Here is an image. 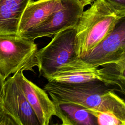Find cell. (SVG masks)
Segmentation results:
<instances>
[{"mask_svg":"<svg viewBox=\"0 0 125 125\" xmlns=\"http://www.w3.org/2000/svg\"><path fill=\"white\" fill-rule=\"evenodd\" d=\"M43 89L54 103H71L86 109L109 112L125 121L124 100L115 92L118 89L101 81L65 83L48 82Z\"/></svg>","mask_w":125,"mask_h":125,"instance_id":"cell-1","label":"cell"},{"mask_svg":"<svg viewBox=\"0 0 125 125\" xmlns=\"http://www.w3.org/2000/svg\"><path fill=\"white\" fill-rule=\"evenodd\" d=\"M125 10L117 9L106 0H95L82 13L75 27L78 58L87 55L125 19Z\"/></svg>","mask_w":125,"mask_h":125,"instance_id":"cell-2","label":"cell"},{"mask_svg":"<svg viewBox=\"0 0 125 125\" xmlns=\"http://www.w3.org/2000/svg\"><path fill=\"white\" fill-rule=\"evenodd\" d=\"M72 61L63 64L55 72L43 77L48 82L75 83L101 81L116 87L125 94V62L109 63L99 67H86Z\"/></svg>","mask_w":125,"mask_h":125,"instance_id":"cell-3","label":"cell"},{"mask_svg":"<svg viewBox=\"0 0 125 125\" xmlns=\"http://www.w3.org/2000/svg\"><path fill=\"white\" fill-rule=\"evenodd\" d=\"M37 50L34 41L17 35H0V73L3 78L19 71L34 72Z\"/></svg>","mask_w":125,"mask_h":125,"instance_id":"cell-4","label":"cell"},{"mask_svg":"<svg viewBox=\"0 0 125 125\" xmlns=\"http://www.w3.org/2000/svg\"><path fill=\"white\" fill-rule=\"evenodd\" d=\"M76 29L71 28L62 31L44 47L36 53L40 76L51 74L59 68L78 58L75 51Z\"/></svg>","mask_w":125,"mask_h":125,"instance_id":"cell-5","label":"cell"},{"mask_svg":"<svg viewBox=\"0 0 125 125\" xmlns=\"http://www.w3.org/2000/svg\"><path fill=\"white\" fill-rule=\"evenodd\" d=\"M74 61L86 67H99L107 64L125 62V19L87 55Z\"/></svg>","mask_w":125,"mask_h":125,"instance_id":"cell-6","label":"cell"},{"mask_svg":"<svg viewBox=\"0 0 125 125\" xmlns=\"http://www.w3.org/2000/svg\"><path fill=\"white\" fill-rule=\"evenodd\" d=\"M62 7L36 27L20 36L30 40L51 37L65 29L75 28L84 7L77 0H62Z\"/></svg>","mask_w":125,"mask_h":125,"instance_id":"cell-7","label":"cell"},{"mask_svg":"<svg viewBox=\"0 0 125 125\" xmlns=\"http://www.w3.org/2000/svg\"><path fill=\"white\" fill-rule=\"evenodd\" d=\"M0 107L18 125H41L13 76L5 80Z\"/></svg>","mask_w":125,"mask_h":125,"instance_id":"cell-8","label":"cell"},{"mask_svg":"<svg viewBox=\"0 0 125 125\" xmlns=\"http://www.w3.org/2000/svg\"><path fill=\"white\" fill-rule=\"evenodd\" d=\"M41 125H48L53 116H56L54 103L47 92L27 79L23 71L13 75Z\"/></svg>","mask_w":125,"mask_h":125,"instance_id":"cell-9","label":"cell"},{"mask_svg":"<svg viewBox=\"0 0 125 125\" xmlns=\"http://www.w3.org/2000/svg\"><path fill=\"white\" fill-rule=\"evenodd\" d=\"M62 0L31 1L26 7L21 17L17 35L21 36L34 28L62 7Z\"/></svg>","mask_w":125,"mask_h":125,"instance_id":"cell-10","label":"cell"},{"mask_svg":"<svg viewBox=\"0 0 125 125\" xmlns=\"http://www.w3.org/2000/svg\"><path fill=\"white\" fill-rule=\"evenodd\" d=\"M32 0H0V35H17L21 17Z\"/></svg>","mask_w":125,"mask_h":125,"instance_id":"cell-11","label":"cell"},{"mask_svg":"<svg viewBox=\"0 0 125 125\" xmlns=\"http://www.w3.org/2000/svg\"><path fill=\"white\" fill-rule=\"evenodd\" d=\"M56 116L67 125H99L96 117L84 107L71 103H54Z\"/></svg>","mask_w":125,"mask_h":125,"instance_id":"cell-12","label":"cell"},{"mask_svg":"<svg viewBox=\"0 0 125 125\" xmlns=\"http://www.w3.org/2000/svg\"><path fill=\"white\" fill-rule=\"evenodd\" d=\"M87 109L96 117L99 125H125V121L119 118L111 112Z\"/></svg>","mask_w":125,"mask_h":125,"instance_id":"cell-13","label":"cell"},{"mask_svg":"<svg viewBox=\"0 0 125 125\" xmlns=\"http://www.w3.org/2000/svg\"><path fill=\"white\" fill-rule=\"evenodd\" d=\"M0 125H18L15 120L0 107Z\"/></svg>","mask_w":125,"mask_h":125,"instance_id":"cell-14","label":"cell"},{"mask_svg":"<svg viewBox=\"0 0 125 125\" xmlns=\"http://www.w3.org/2000/svg\"><path fill=\"white\" fill-rule=\"evenodd\" d=\"M109 3L115 8L125 10V0H106Z\"/></svg>","mask_w":125,"mask_h":125,"instance_id":"cell-15","label":"cell"},{"mask_svg":"<svg viewBox=\"0 0 125 125\" xmlns=\"http://www.w3.org/2000/svg\"><path fill=\"white\" fill-rule=\"evenodd\" d=\"M5 80L0 73V107L2 102V99L4 94V87Z\"/></svg>","mask_w":125,"mask_h":125,"instance_id":"cell-16","label":"cell"},{"mask_svg":"<svg viewBox=\"0 0 125 125\" xmlns=\"http://www.w3.org/2000/svg\"><path fill=\"white\" fill-rule=\"evenodd\" d=\"M83 7L88 4H91L93 1L92 0H77Z\"/></svg>","mask_w":125,"mask_h":125,"instance_id":"cell-17","label":"cell"},{"mask_svg":"<svg viewBox=\"0 0 125 125\" xmlns=\"http://www.w3.org/2000/svg\"><path fill=\"white\" fill-rule=\"evenodd\" d=\"M67 125L62 123V124H57V125Z\"/></svg>","mask_w":125,"mask_h":125,"instance_id":"cell-18","label":"cell"},{"mask_svg":"<svg viewBox=\"0 0 125 125\" xmlns=\"http://www.w3.org/2000/svg\"><path fill=\"white\" fill-rule=\"evenodd\" d=\"M94 0H92V1H93H93H94Z\"/></svg>","mask_w":125,"mask_h":125,"instance_id":"cell-19","label":"cell"}]
</instances>
